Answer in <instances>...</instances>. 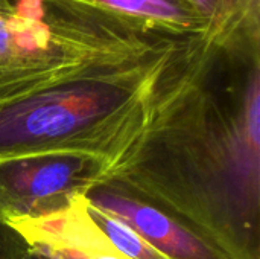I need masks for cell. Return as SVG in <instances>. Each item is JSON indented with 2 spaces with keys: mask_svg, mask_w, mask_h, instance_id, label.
Here are the masks:
<instances>
[{
  "mask_svg": "<svg viewBox=\"0 0 260 259\" xmlns=\"http://www.w3.org/2000/svg\"><path fill=\"white\" fill-rule=\"evenodd\" d=\"M91 206L122 220L168 259H232L163 211L108 186L87 194Z\"/></svg>",
  "mask_w": 260,
  "mask_h": 259,
  "instance_id": "obj_6",
  "label": "cell"
},
{
  "mask_svg": "<svg viewBox=\"0 0 260 259\" xmlns=\"http://www.w3.org/2000/svg\"><path fill=\"white\" fill-rule=\"evenodd\" d=\"M88 212L111 241L114 249L125 259H168L122 220L91 206L90 203Z\"/></svg>",
  "mask_w": 260,
  "mask_h": 259,
  "instance_id": "obj_8",
  "label": "cell"
},
{
  "mask_svg": "<svg viewBox=\"0 0 260 259\" xmlns=\"http://www.w3.org/2000/svg\"><path fill=\"white\" fill-rule=\"evenodd\" d=\"M172 41L69 0H0V104L143 63Z\"/></svg>",
  "mask_w": 260,
  "mask_h": 259,
  "instance_id": "obj_2",
  "label": "cell"
},
{
  "mask_svg": "<svg viewBox=\"0 0 260 259\" xmlns=\"http://www.w3.org/2000/svg\"><path fill=\"white\" fill-rule=\"evenodd\" d=\"M101 186L145 202L232 259H260V56L178 41L133 143Z\"/></svg>",
  "mask_w": 260,
  "mask_h": 259,
  "instance_id": "obj_1",
  "label": "cell"
},
{
  "mask_svg": "<svg viewBox=\"0 0 260 259\" xmlns=\"http://www.w3.org/2000/svg\"><path fill=\"white\" fill-rule=\"evenodd\" d=\"M193 8L203 15V18L207 21V31L210 24L213 23L218 8H219V0H190Z\"/></svg>",
  "mask_w": 260,
  "mask_h": 259,
  "instance_id": "obj_10",
  "label": "cell"
},
{
  "mask_svg": "<svg viewBox=\"0 0 260 259\" xmlns=\"http://www.w3.org/2000/svg\"><path fill=\"white\" fill-rule=\"evenodd\" d=\"M108 162L82 153L0 159V220H34L67 208L101 186Z\"/></svg>",
  "mask_w": 260,
  "mask_h": 259,
  "instance_id": "obj_4",
  "label": "cell"
},
{
  "mask_svg": "<svg viewBox=\"0 0 260 259\" xmlns=\"http://www.w3.org/2000/svg\"><path fill=\"white\" fill-rule=\"evenodd\" d=\"M27 244L5 221L0 220V259H23Z\"/></svg>",
  "mask_w": 260,
  "mask_h": 259,
  "instance_id": "obj_9",
  "label": "cell"
},
{
  "mask_svg": "<svg viewBox=\"0 0 260 259\" xmlns=\"http://www.w3.org/2000/svg\"><path fill=\"white\" fill-rule=\"evenodd\" d=\"M260 0H219L213 23L201 41L216 50L259 49Z\"/></svg>",
  "mask_w": 260,
  "mask_h": 259,
  "instance_id": "obj_7",
  "label": "cell"
},
{
  "mask_svg": "<svg viewBox=\"0 0 260 259\" xmlns=\"http://www.w3.org/2000/svg\"><path fill=\"white\" fill-rule=\"evenodd\" d=\"M177 44L143 63L0 104V159L82 153L110 168L137 137L152 85Z\"/></svg>",
  "mask_w": 260,
  "mask_h": 259,
  "instance_id": "obj_3",
  "label": "cell"
},
{
  "mask_svg": "<svg viewBox=\"0 0 260 259\" xmlns=\"http://www.w3.org/2000/svg\"><path fill=\"white\" fill-rule=\"evenodd\" d=\"M23 259H52V258H49L47 255H44V253H41V252H38V250H34V249H30V247L27 246V250H26L24 258Z\"/></svg>",
  "mask_w": 260,
  "mask_h": 259,
  "instance_id": "obj_11",
  "label": "cell"
},
{
  "mask_svg": "<svg viewBox=\"0 0 260 259\" xmlns=\"http://www.w3.org/2000/svg\"><path fill=\"white\" fill-rule=\"evenodd\" d=\"M6 224L30 249L52 259H125L90 215L87 195L76 197L55 214Z\"/></svg>",
  "mask_w": 260,
  "mask_h": 259,
  "instance_id": "obj_5",
  "label": "cell"
}]
</instances>
